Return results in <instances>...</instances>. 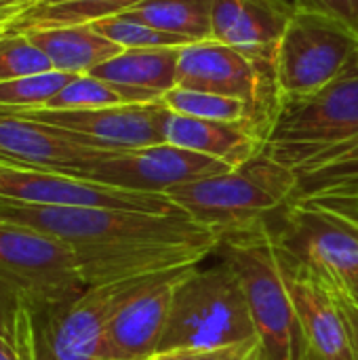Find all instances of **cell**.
<instances>
[{
  "label": "cell",
  "instance_id": "10",
  "mask_svg": "<svg viewBox=\"0 0 358 360\" xmlns=\"http://www.w3.org/2000/svg\"><path fill=\"white\" fill-rule=\"evenodd\" d=\"M0 198L46 207H95L173 215L184 213L165 194L124 190L74 175L0 165Z\"/></svg>",
  "mask_w": 358,
  "mask_h": 360
},
{
  "label": "cell",
  "instance_id": "32",
  "mask_svg": "<svg viewBox=\"0 0 358 360\" xmlns=\"http://www.w3.org/2000/svg\"><path fill=\"white\" fill-rule=\"evenodd\" d=\"M321 272V270H319ZM325 274V272H323ZM333 297L338 302V308L346 321V329H348V338H350V350H352V359L358 360V302L357 297L352 295V291L348 289V285L331 274H325Z\"/></svg>",
  "mask_w": 358,
  "mask_h": 360
},
{
  "label": "cell",
  "instance_id": "14",
  "mask_svg": "<svg viewBox=\"0 0 358 360\" xmlns=\"http://www.w3.org/2000/svg\"><path fill=\"white\" fill-rule=\"evenodd\" d=\"M108 154L72 139L63 129L0 112V165L80 177Z\"/></svg>",
  "mask_w": 358,
  "mask_h": 360
},
{
  "label": "cell",
  "instance_id": "8",
  "mask_svg": "<svg viewBox=\"0 0 358 360\" xmlns=\"http://www.w3.org/2000/svg\"><path fill=\"white\" fill-rule=\"evenodd\" d=\"M160 276L165 274L95 285L72 302L42 314L38 360H103L106 329L114 312L133 293Z\"/></svg>",
  "mask_w": 358,
  "mask_h": 360
},
{
  "label": "cell",
  "instance_id": "13",
  "mask_svg": "<svg viewBox=\"0 0 358 360\" xmlns=\"http://www.w3.org/2000/svg\"><path fill=\"white\" fill-rule=\"evenodd\" d=\"M279 240L312 268L350 283L358 276V230L342 217L293 200L285 209Z\"/></svg>",
  "mask_w": 358,
  "mask_h": 360
},
{
  "label": "cell",
  "instance_id": "22",
  "mask_svg": "<svg viewBox=\"0 0 358 360\" xmlns=\"http://www.w3.org/2000/svg\"><path fill=\"white\" fill-rule=\"evenodd\" d=\"M162 101L156 95L112 84L91 74H80L72 82H68L46 105L44 110H91V108H108V105H122V103H152Z\"/></svg>",
  "mask_w": 358,
  "mask_h": 360
},
{
  "label": "cell",
  "instance_id": "2",
  "mask_svg": "<svg viewBox=\"0 0 358 360\" xmlns=\"http://www.w3.org/2000/svg\"><path fill=\"white\" fill-rule=\"evenodd\" d=\"M298 186L300 179L291 169L262 152L243 167L171 188L165 196L222 238L285 211L293 202Z\"/></svg>",
  "mask_w": 358,
  "mask_h": 360
},
{
  "label": "cell",
  "instance_id": "9",
  "mask_svg": "<svg viewBox=\"0 0 358 360\" xmlns=\"http://www.w3.org/2000/svg\"><path fill=\"white\" fill-rule=\"evenodd\" d=\"M63 129L72 139L103 152L141 150L165 141L169 108L162 101L122 103L91 110H0Z\"/></svg>",
  "mask_w": 358,
  "mask_h": 360
},
{
  "label": "cell",
  "instance_id": "24",
  "mask_svg": "<svg viewBox=\"0 0 358 360\" xmlns=\"http://www.w3.org/2000/svg\"><path fill=\"white\" fill-rule=\"evenodd\" d=\"M162 103L173 114H181V116H192V118H203V120H219V122H247L262 135V131L255 124L251 108L241 99L175 86L162 97Z\"/></svg>",
  "mask_w": 358,
  "mask_h": 360
},
{
  "label": "cell",
  "instance_id": "15",
  "mask_svg": "<svg viewBox=\"0 0 358 360\" xmlns=\"http://www.w3.org/2000/svg\"><path fill=\"white\" fill-rule=\"evenodd\" d=\"M188 270L148 283L114 312L106 329L103 360H154L169 323L175 287Z\"/></svg>",
  "mask_w": 358,
  "mask_h": 360
},
{
  "label": "cell",
  "instance_id": "25",
  "mask_svg": "<svg viewBox=\"0 0 358 360\" xmlns=\"http://www.w3.org/2000/svg\"><path fill=\"white\" fill-rule=\"evenodd\" d=\"M91 25L99 34H103L108 40H112L116 46H120L122 51H127V49H181V46L192 44V40H188L184 36L156 30L137 19H131L127 15L106 17Z\"/></svg>",
  "mask_w": 358,
  "mask_h": 360
},
{
  "label": "cell",
  "instance_id": "34",
  "mask_svg": "<svg viewBox=\"0 0 358 360\" xmlns=\"http://www.w3.org/2000/svg\"><path fill=\"white\" fill-rule=\"evenodd\" d=\"M61 2H74V0H30V6H36V4H61Z\"/></svg>",
  "mask_w": 358,
  "mask_h": 360
},
{
  "label": "cell",
  "instance_id": "6",
  "mask_svg": "<svg viewBox=\"0 0 358 360\" xmlns=\"http://www.w3.org/2000/svg\"><path fill=\"white\" fill-rule=\"evenodd\" d=\"M175 86L245 101L266 139L283 103L276 61H253L217 40H200L179 49Z\"/></svg>",
  "mask_w": 358,
  "mask_h": 360
},
{
  "label": "cell",
  "instance_id": "1",
  "mask_svg": "<svg viewBox=\"0 0 358 360\" xmlns=\"http://www.w3.org/2000/svg\"><path fill=\"white\" fill-rule=\"evenodd\" d=\"M358 143V61L319 93L283 99L266 154L298 179Z\"/></svg>",
  "mask_w": 358,
  "mask_h": 360
},
{
  "label": "cell",
  "instance_id": "26",
  "mask_svg": "<svg viewBox=\"0 0 358 360\" xmlns=\"http://www.w3.org/2000/svg\"><path fill=\"white\" fill-rule=\"evenodd\" d=\"M76 76L65 72H42L0 82V110H34L44 108Z\"/></svg>",
  "mask_w": 358,
  "mask_h": 360
},
{
  "label": "cell",
  "instance_id": "3",
  "mask_svg": "<svg viewBox=\"0 0 358 360\" xmlns=\"http://www.w3.org/2000/svg\"><path fill=\"white\" fill-rule=\"evenodd\" d=\"M217 253L236 270L243 283L262 360H302L295 308L270 219L222 236Z\"/></svg>",
  "mask_w": 358,
  "mask_h": 360
},
{
  "label": "cell",
  "instance_id": "23",
  "mask_svg": "<svg viewBox=\"0 0 358 360\" xmlns=\"http://www.w3.org/2000/svg\"><path fill=\"white\" fill-rule=\"evenodd\" d=\"M40 316L19 297L0 291V360H38Z\"/></svg>",
  "mask_w": 358,
  "mask_h": 360
},
{
  "label": "cell",
  "instance_id": "11",
  "mask_svg": "<svg viewBox=\"0 0 358 360\" xmlns=\"http://www.w3.org/2000/svg\"><path fill=\"white\" fill-rule=\"evenodd\" d=\"M279 253L295 308L302 360H354L346 321L325 274L291 253L281 240Z\"/></svg>",
  "mask_w": 358,
  "mask_h": 360
},
{
  "label": "cell",
  "instance_id": "21",
  "mask_svg": "<svg viewBox=\"0 0 358 360\" xmlns=\"http://www.w3.org/2000/svg\"><path fill=\"white\" fill-rule=\"evenodd\" d=\"M141 0H74L61 4H36L25 8L2 34H21L27 30L89 25L106 17L122 15Z\"/></svg>",
  "mask_w": 358,
  "mask_h": 360
},
{
  "label": "cell",
  "instance_id": "5",
  "mask_svg": "<svg viewBox=\"0 0 358 360\" xmlns=\"http://www.w3.org/2000/svg\"><path fill=\"white\" fill-rule=\"evenodd\" d=\"M76 251L42 232L0 221V291L38 316L87 291Z\"/></svg>",
  "mask_w": 358,
  "mask_h": 360
},
{
  "label": "cell",
  "instance_id": "30",
  "mask_svg": "<svg viewBox=\"0 0 358 360\" xmlns=\"http://www.w3.org/2000/svg\"><path fill=\"white\" fill-rule=\"evenodd\" d=\"M358 177V143L354 148L338 154L329 162H325L321 169L312 171L310 175L300 177V186H312V184H323V181H335V179H354Z\"/></svg>",
  "mask_w": 358,
  "mask_h": 360
},
{
  "label": "cell",
  "instance_id": "16",
  "mask_svg": "<svg viewBox=\"0 0 358 360\" xmlns=\"http://www.w3.org/2000/svg\"><path fill=\"white\" fill-rule=\"evenodd\" d=\"M291 15L293 2L287 0H213V40L253 61H276V49Z\"/></svg>",
  "mask_w": 358,
  "mask_h": 360
},
{
  "label": "cell",
  "instance_id": "4",
  "mask_svg": "<svg viewBox=\"0 0 358 360\" xmlns=\"http://www.w3.org/2000/svg\"><path fill=\"white\" fill-rule=\"evenodd\" d=\"M251 338L257 333L243 283L222 257L207 268L194 266L179 278L158 354L209 350Z\"/></svg>",
  "mask_w": 358,
  "mask_h": 360
},
{
  "label": "cell",
  "instance_id": "17",
  "mask_svg": "<svg viewBox=\"0 0 358 360\" xmlns=\"http://www.w3.org/2000/svg\"><path fill=\"white\" fill-rule=\"evenodd\" d=\"M165 141L209 158H215L230 169L260 156L266 139L247 122H219L173 114L169 110L165 122Z\"/></svg>",
  "mask_w": 358,
  "mask_h": 360
},
{
  "label": "cell",
  "instance_id": "27",
  "mask_svg": "<svg viewBox=\"0 0 358 360\" xmlns=\"http://www.w3.org/2000/svg\"><path fill=\"white\" fill-rule=\"evenodd\" d=\"M293 200H302L314 207H321L358 230V177L354 179H335L312 186L298 188Z\"/></svg>",
  "mask_w": 358,
  "mask_h": 360
},
{
  "label": "cell",
  "instance_id": "28",
  "mask_svg": "<svg viewBox=\"0 0 358 360\" xmlns=\"http://www.w3.org/2000/svg\"><path fill=\"white\" fill-rule=\"evenodd\" d=\"M51 70L46 55L25 34H0V82Z\"/></svg>",
  "mask_w": 358,
  "mask_h": 360
},
{
  "label": "cell",
  "instance_id": "18",
  "mask_svg": "<svg viewBox=\"0 0 358 360\" xmlns=\"http://www.w3.org/2000/svg\"><path fill=\"white\" fill-rule=\"evenodd\" d=\"M25 34L51 61V68L65 74H89L97 65L116 57L122 49L89 25H63L27 30Z\"/></svg>",
  "mask_w": 358,
  "mask_h": 360
},
{
  "label": "cell",
  "instance_id": "20",
  "mask_svg": "<svg viewBox=\"0 0 358 360\" xmlns=\"http://www.w3.org/2000/svg\"><path fill=\"white\" fill-rule=\"evenodd\" d=\"M211 13L213 0H141L122 15L156 30L184 36L192 42H200L213 40Z\"/></svg>",
  "mask_w": 358,
  "mask_h": 360
},
{
  "label": "cell",
  "instance_id": "19",
  "mask_svg": "<svg viewBox=\"0 0 358 360\" xmlns=\"http://www.w3.org/2000/svg\"><path fill=\"white\" fill-rule=\"evenodd\" d=\"M179 49H127L89 74L112 84L148 91L162 99L177 80Z\"/></svg>",
  "mask_w": 358,
  "mask_h": 360
},
{
  "label": "cell",
  "instance_id": "29",
  "mask_svg": "<svg viewBox=\"0 0 358 360\" xmlns=\"http://www.w3.org/2000/svg\"><path fill=\"white\" fill-rule=\"evenodd\" d=\"M154 360H262V346L257 338L236 342L230 346L209 348V350H181L158 354Z\"/></svg>",
  "mask_w": 358,
  "mask_h": 360
},
{
  "label": "cell",
  "instance_id": "35",
  "mask_svg": "<svg viewBox=\"0 0 358 360\" xmlns=\"http://www.w3.org/2000/svg\"><path fill=\"white\" fill-rule=\"evenodd\" d=\"M348 285V289L352 291V295L357 297V302H358V276L354 278V281H350V283H346Z\"/></svg>",
  "mask_w": 358,
  "mask_h": 360
},
{
  "label": "cell",
  "instance_id": "12",
  "mask_svg": "<svg viewBox=\"0 0 358 360\" xmlns=\"http://www.w3.org/2000/svg\"><path fill=\"white\" fill-rule=\"evenodd\" d=\"M226 171H230V167L215 158L171 143H158L141 150L112 152L80 177L124 190L165 194L171 188Z\"/></svg>",
  "mask_w": 358,
  "mask_h": 360
},
{
  "label": "cell",
  "instance_id": "31",
  "mask_svg": "<svg viewBox=\"0 0 358 360\" xmlns=\"http://www.w3.org/2000/svg\"><path fill=\"white\" fill-rule=\"evenodd\" d=\"M293 6L325 15L358 36V0H293Z\"/></svg>",
  "mask_w": 358,
  "mask_h": 360
},
{
  "label": "cell",
  "instance_id": "33",
  "mask_svg": "<svg viewBox=\"0 0 358 360\" xmlns=\"http://www.w3.org/2000/svg\"><path fill=\"white\" fill-rule=\"evenodd\" d=\"M30 6V0H0V34Z\"/></svg>",
  "mask_w": 358,
  "mask_h": 360
},
{
  "label": "cell",
  "instance_id": "7",
  "mask_svg": "<svg viewBox=\"0 0 358 360\" xmlns=\"http://www.w3.org/2000/svg\"><path fill=\"white\" fill-rule=\"evenodd\" d=\"M358 61V36L342 23L293 6L276 49V82L283 99L323 91Z\"/></svg>",
  "mask_w": 358,
  "mask_h": 360
}]
</instances>
